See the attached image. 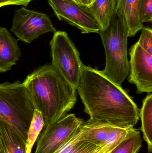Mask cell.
Here are the masks:
<instances>
[{
	"mask_svg": "<svg viewBox=\"0 0 152 153\" xmlns=\"http://www.w3.org/2000/svg\"><path fill=\"white\" fill-rule=\"evenodd\" d=\"M76 90L90 119L133 127L139 120V109L128 94L97 69L83 65Z\"/></svg>",
	"mask_w": 152,
	"mask_h": 153,
	"instance_id": "obj_1",
	"label": "cell"
},
{
	"mask_svg": "<svg viewBox=\"0 0 152 153\" xmlns=\"http://www.w3.org/2000/svg\"><path fill=\"white\" fill-rule=\"evenodd\" d=\"M22 83L35 109L42 113L45 128L66 115L76 102V89L51 64L38 67L28 75Z\"/></svg>",
	"mask_w": 152,
	"mask_h": 153,
	"instance_id": "obj_2",
	"label": "cell"
},
{
	"mask_svg": "<svg viewBox=\"0 0 152 153\" xmlns=\"http://www.w3.org/2000/svg\"><path fill=\"white\" fill-rule=\"evenodd\" d=\"M105 49L106 65L101 71L104 75L118 85L129 74L127 56V29L122 17L116 12L109 26L98 32Z\"/></svg>",
	"mask_w": 152,
	"mask_h": 153,
	"instance_id": "obj_3",
	"label": "cell"
},
{
	"mask_svg": "<svg viewBox=\"0 0 152 153\" xmlns=\"http://www.w3.org/2000/svg\"><path fill=\"white\" fill-rule=\"evenodd\" d=\"M35 109L22 83L0 84V120L26 143Z\"/></svg>",
	"mask_w": 152,
	"mask_h": 153,
	"instance_id": "obj_4",
	"label": "cell"
},
{
	"mask_svg": "<svg viewBox=\"0 0 152 153\" xmlns=\"http://www.w3.org/2000/svg\"><path fill=\"white\" fill-rule=\"evenodd\" d=\"M52 66L76 89L83 64L75 45L65 31H56L50 42Z\"/></svg>",
	"mask_w": 152,
	"mask_h": 153,
	"instance_id": "obj_5",
	"label": "cell"
},
{
	"mask_svg": "<svg viewBox=\"0 0 152 153\" xmlns=\"http://www.w3.org/2000/svg\"><path fill=\"white\" fill-rule=\"evenodd\" d=\"M11 31L18 40L30 44L43 34L57 30L48 15L22 7L15 12Z\"/></svg>",
	"mask_w": 152,
	"mask_h": 153,
	"instance_id": "obj_6",
	"label": "cell"
},
{
	"mask_svg": "<svg viewBox=\"0 0 152 153\" xmlns=\"http://www.w3.org/2000/svg\"><path fill=\"white\" fill-rule=\"evenodd\" d=\"M83 121L75 114H66L45 128L37 142L35 153H54L76 133Z\"/></svg>",
	"mask_w": 152,
	"mask_h": 153,
	"instance_id": "obj_7",
	"label": "cell"
},
{
	"mask_svg": "<svg viewBox=\"0 0 152 153\" xmlns=\"http://www.w3.org/2000/svg\"><path fill=\"white\" fill-rule=\"evenodd\" d=\"M48 3L59 20L76 27L82 33L100 31L99 26L84 7L67 0H48Z\"/></svg>",
	"mask_w": 152,
	"mask_h": 153,
	"instance_id": "obj_8",
	"label": "cell"
},
{
	"mask_svg": "<svg viewBox=\"0 0 152 153\" xmlns=\"http://www.w3.org/2000/svg\"><path fill=\"white\" fill-rule=\"evenodd\" d=\"M130 74L129 81L134 84L137 92H152V55L143 49L138 42L129 50Z\"/></svg>",
	"mask_w": 152,
	"mask_h": 153,
	"instance_id": "obj_9",
	"label": "cell"
},
{
	"mask_svg": "<svg viewBox=\"0 0 152 153\" xmlns=\"http://www.w3.org/2000/svg\"><path fill=\"white\" fill-rule=\"evenodd\" d=\"M118 126L107 121L89 119L83 121L79 128V140L100 147L106 143L111 133Z\"/></svg>",
	"mask_w": 152,
	"mask_h": 153,
	"instance_id": "obj_10",
	"label": "cell"
},
{
	"mask_svg": "<svg viewBox=\"0 0 152 153\" xmlns=\"http://www.w3.org/2000/svg\"><path fill=\"white\" fill-rule=\"evenodd\" d=\"M18 39L12 36L4 27H0V73L10 71L21 55Z\"/></svg>",
	"mask_w": 152,
	"mask_h": 153,
	"instance_id": "obj_11",
	"label": "cell"
},
{
	"mask_svg": "<svg viewBox=\"0 0 152 153\" xmlns=\"http://www.w3.org/2000/svg\"><path fill=\"white\" fill-rule=\"evenodd\" d=\"M117 11L126 23L128 37L134 36L144 27L139 16L138 0H117Z\"/></svg>",
	"mask_w": 152,
	"mask_h": 153,
	"instance_id": "obj_12",
	"label": "cell"
},
{
	"mask_svg": "<svg viewBox=\"0 0 152 153\" xmlns=\"http://www.w3.org/2000/svg\"><path fill=\"white\" fill-rule=\"evenodd\" d=\"M99 26L105 29L117 12V0H95L87 8L84 7Z\"/></svg>",
	"mask_w": 152,
	"mask_h": 153,
	"instance_id": "obj_13",
	"label": "cell"
},
{
	"mask_svg": "<svg viewBox=\"0 0 152 153\" xmlns=\"http://www.w3.org/2000/svg\"><path fill=\"white\" fill-rule=\"evenodd\" d=\"M1 153H26V143L12 129L0 120Z\"/></svg>",
	"mask_w": 152,
	"mask_h": 153,
	"instance_id": "obj_14",
	"label": "cell"
},
{
	"mask_svg": "<svg viewBox=\"0 0 152 153\" xmlns=\"http://www.w3.org/2000/svg\"><path fill=\"white\" fill-rule=\"evenodd\" d=\"M139 117L142 121L141 130L143 137L147 143L148 152H152V94H148L143 100Z\"/></svg>",
	"mask_w": 152,
	"mask_h": 153,
	"instance_id": "obj_15",
	"label": "cell"
},
{
	"mask_svg": "<svg viewBox=\"0 0 152 153\" xmlns=\"http://www.w3.org/2000/svg\"><path fill=\"white\" fill-rule=\"evenodd\" d=\"M140 132L133 128L109 153H138L142 145Z\"/></svg>",
	"mask_w": 152,
	"mask_h": 153,
	"instance_id": "obj_16",
	"label": "cell"
},
{
	"mask_svg": "<svg viewBox=\"0 0 152 153\" xmlns=\"http://www.w3.org/2000/svg\"><path fill=\"white\" fill-rule=\"evenodd\" d=\"M44 126V121L42 113L35 109L33 119L28 131L26 153H31L33 146Z\"/></svg>",
	"mask_w": 152,
	"mask_h": 153,
	"instance_id": "obj_17",
	"label": "cell"
},
{
	"mask_svg": "<svg viewBox=\"0 0 152 153\" xmlns=\"http://www.w3.org/2000/svg\"><path fill=\"white\" fill-rule=\"evenodd\" d=\"M133 128L118 126L111 133L106 143L99 147L93 153H109L125 138Z\"/></svg>",
	"mask_w": 152,
	"mask_h": 153,
	"instance_id": "obj_18",
	"label": "cell"
},
{
	"mask_svg": "<svg viewBox=\"0 0 152 153\" xmlns=\"http://www.w3.org/2000/svg\"><path fill=\"white\" fill-rule=\"evenodd\" d=\"M152 0H138V11L142 23L152 21Z\"/></svg>",
	"mask_w": 152,
	"mask_h": 153,
	"instance_id": "obj_19",
	"label": "cell"
},
{
	"mask_svg": "<svg viewBox=\"0 0 152 153\" xmlns=\"http://www.w3.org/2000/svg\"><path fill=\"white\" fill-rule=\"evenodd\" d=\"M138 43L146 52L152 55V30L149 27H144Z\"/></svg>",
	"mask_w": 152,
	"mask_h": 153,
	"instance_id": "obj_20",
	"label": "cell"
},
{
	"mask_svg": "<svg viewBox=\"0 0 152 153\" xmlns=\"http://www.w3.org/2000/svg\"><path fill=\"white\" fill-rule=\"evenodd\" d=\"M99 147L93 144L80 141L68 153H93Z\"/></svg>",
	"mask_w": 152,
	"mask_h": 153,
	"instance_id": "obj_21",
	"label": "cell"
},
{
	"mask_svg": "<svg viewBox=\"0 0 152 153\" xmlns=\"http://www.w3.org/2000/svg\"><path fill=\"white\" fill-rule=\"evenodd\" d=\"M80 131L79 128L76 133L68 142L54 153H68L79 142H80Z\"/></svg>",
	"mask_w": 152,
	"mask_h": 153,
	"instance_id": "obj_22",
	"label": "cell"
},
{
	"mask_svg": "<svg viewBox=\"0 0 152 153\" xmlns=\"http://www.w3.org/2000/svg\"><path fill=\"white\" fill-rule=\"evenodd\" d=\"M33 0H0V7L8 5H22L26 7Z\"/></svg>",
	"mask_w": 152,
	"mask_h": 153,
	"instance_id": "obj_23",
	"label": "cell"
},
{
	"mask_svg": "<svg viewBox=\"0 0 152 153\" xmlns=\"http://www.w3.org/2000/svg\"><path fill=\"white\" fill-rule=\"evenodd\" d=\"M81 7L87 8L91 6L95 0H67Z\"/></svg>",
	"mask_w": 152,
	"mask_h": 153,
	"instance_id": "obj_24",
	"label": "cell"
},
{
	"mask_svg": "<svg viewBox=\"0 0 152 153\" xmlns=\"http://www.w3.org/2000/svg\"><path fill=\"white\" fill-rule=\"evenodd\" d=\"M1 139H0V153H1Z\"/></svg>",
	"mask_w": 152,
	"mask_h": 153,
	"instance_id": "obj_25",
	"label": "cell"
}]
</instances>
